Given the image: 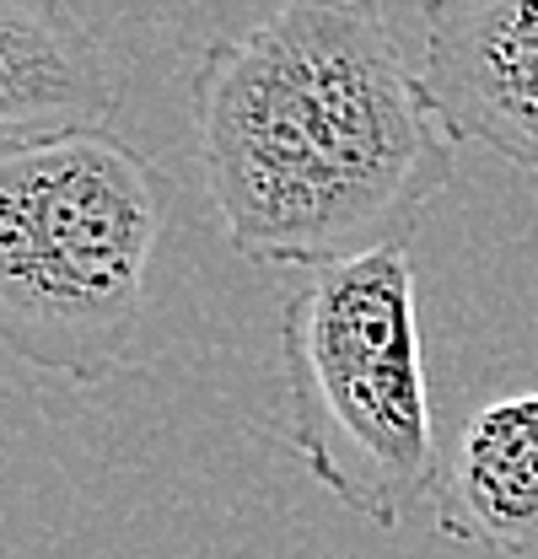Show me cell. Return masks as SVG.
<instances>
[{"label": "cell", "mask_w": 538, "mask_h": 559, "mask_svg": "<svg viewBox=\"0 0 538 559\" xmlns=\"http://www.w3.org/2000/svg\"><path fill=\"white\" fill-rule=\"evenodd\" d=\"M189 114L226 242L307 275L409 242L458 162L377 0H274L200 55Z\"/></svg>", "instance_id": "obj_1"}, {"label": "cell", "mask_w": 538, "mask_h": 559, "mask_svg": "<svg viewBox=\"0 0 538 559\" xmlns=\"http://www.w3.org/2000/svg\"><path fill=\"white\" fill-rule=\"evenodd\" d=\"M167 178L103 130L0 151V345L103 388L134 366Z\"/></svg>", "instance_id": "obj_2"}, {"label": "cell", "mask_w": 538, "mask_h": 559, "mask_svg": "<svg viewBox=\"0 0 538 559\" xmlns=\"http://www.w3.org/2000/svg\"><path fill=\"white\" fill-rule=\"evenodd\" d=\"M280 349L302 468L372 527H404L442 479L409 242L313 270L280 312Z\"/></svg>", "instance_id": "obj_3"}, {"label": "cell", "mask_w": 538, "mask_h": 559, "mask_svg": "<svg viewBox=\"0 0 538 559\" xmlns=\"http://www.w3.org/2000/svg\"><path fill=\"white\" fill-rule=\"evenodd\" d=\"M420 81L453 140L538 173V0H425Z\"/></svg>", "instance_id": "obj_4"}, {"label": "cell", "mask_w": 538, "mask_h": 559, "mask_svg": "<svg viewBox=\"0 0 538 559\" xmlns=\"http://www.w3.org/2000/svg\"><path fill=\"white\" fill-rule=\"evenodd\" d=\"M119 66L66 0H0V151L103 130Z\"/></svg>", "instance_id": "obj_5"}, {"label": "cell", "mask_w": 538, "mask_h": 559, "mask_svg": "<svg viewBox=\"0 0 538 559\" xmlns=\"http://www.w3.org/2000/svg\"><path fill=\"white\" fill-rule=\"evenodd\" d=\"M436 533L495 555H538V388L490 399L442 452Z\"/></svg>", "instance_id": "obj_6"}, {"label": "cell", "mask_w": 538, "mask_h": 559, "mask_svg": "<svg viewBox=\"0 0 538 559\" xmlns=\"http://www.w3.org/2000/svg\"><path fill=\"white\" fill-rule=\"evenodd\" d=\"M307 559H344V555H307Z\"/></svg>", "instance_id": "obj_7"}]
</instances>
